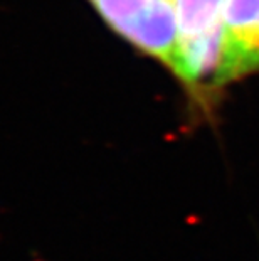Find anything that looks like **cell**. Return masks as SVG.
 <instances>
[{"instance_id":"1","label":"cell","mask_w":259,"mask_h":261,"mask_svg":"<svg viewBox=\"0 0 259 261\" xmlns=\"http://www.w3.org/2000/svg\"><path fill=\"white\" fill-rule=\"evenodd\" d=\"M227 0H174L177 63L174 74L190 90L220 85Z\"/></svg>"},{"instance_id":"3","label":"cell","mask_w":259,"mask_h":261,"mask_svg":"<svg viewBox=\"0 0 259 261\" xmlns=\"http://www.w3.org/2000/svg\"><path fill=\"white\" fill-rule=\"evenodd\" d=\"M259 71V0H227L220 85Z\"/></svg>"},{"instance_id":"2","label":"cell","mask_w":259,"mask_h":261,"mask_svg":"<svg viewBox=\"0 0 259 261\" xmlns=\"http://www.w3.org/2000/svg\"><path fill=\"white\" fill-rule=\"evenodd\" d=\"M88 2L114 34L174 73L177 63V19L174 0Z\"/></svg>"}]
</instances>
